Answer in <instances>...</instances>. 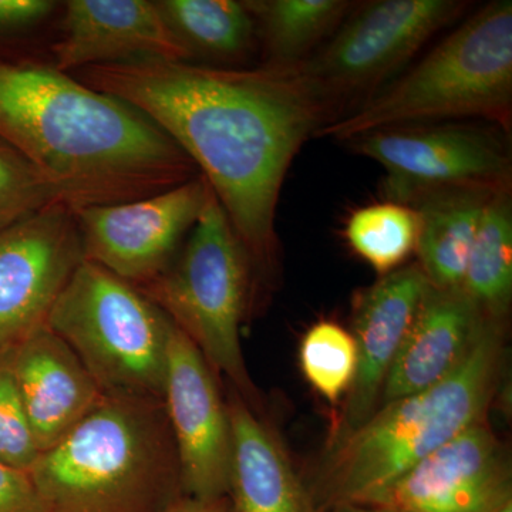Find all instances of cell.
Wrapping results in <instances>:
<instances>
[{"mask_svg": "<svg viewBox=\"0 0 512 512\" xmlns=\"http://www.w3.org/2000/svg\"><path fill=\"white\" fill-rule=\"evenodd\" d=\"M83 261L69 205H52L0 229V352L46 325Z\"/></svg>", "mask_w": 512, "mask_h": 512, "instance_id": "cell-11", "label": "cell"}, {"mask_svg": "<svg viewBox=\"0 0 512 512\" xmlns=\"http://www.w3.org/2000/svg\"><path fill=\"white\" fill-rule=\"evenodd\" d=\"M56 204H66L60 192L0 138V229Z\"/></svg>", "mask_w": 512, "mask_h": 512, "instance_id": "cell-25", "label": "cell"}, {"mask_svg": "<svg viewBox=\"0 0 512 512\" xmlns=\"http://www.w3.org/2000/svg\"><path fill=\"white\" fill-rule=\"evenodd\" d=\"M419 229V215L410 205L383 201L353 211L343 234L352 251L384 276L416 254Z\"/></svg>", "mask_w": 512, "mask_h": 512, "instance_id": "cell-23", "label": "cell"}, {"mask_svg": "<svg viewBox=\"0 0 512 512\" xmlns=\"http://www.w3.org/2000/svg\"><path fill=\"white\" fill-rule=\"evenodd\" d=\"M163 512H232L228 497L202 500L190 495H178Z\"/></svg>", "mask_w": 512, "mask_h": 512, "instance_id": "cell-29", "label": "cell"}, {"mask_svg": "<svg viewBox=\"0 0 512 512\" xmlns=\"http://www.w3.org/2000/svg\"><path fill=\"white\" fill-rule=\"evenodd\" d=\"M429 285L419 264H410L356 293L350 332L357 349L355 379L328 446L362 427L379 409L384 382Z\"/></svg>", "mask_w": 512, "mask_h": 512, "instance_id": "cell-14", "label": "cell"}, {"mask_svg": "<svg viewBox=\"0 0 512 512\" xmlns=\"http://www.w3.org/2000/svg\"><path fill=\"white\" fill-rule=\"evenodd\" d=\"M214 372L174 325L168 343L164 406L180 461L181 491L202 500L228 494L232 430Z\"/></svg>", "mask_w": 512, "mask_h": 512, "instance_id": "cell-12", "label": "cell"}, {"mask_svg": "<svg viewBox=\"0 0 512 512\" xmlns=\"http://www.w3.org/2000/svg\"><path fill=\"white\" fill-rule=\"evenodd\" d=\"M46 512H163L181 491L164 400L104 394L29 471Z\"/></svg>", "mask_w": 512, "mask_h": 512, "instance_id": "cell-4", "label": "cell"}, {"mask_svg": "<svg viewBox=\"0 0 512 512\" xmlns=\"http://www.w3.org/2000/svg\"><path fill=\"white\" fill-rule=\"evenodd\" d=\"M137 289L194 343L214 375L227 377L254 409L258 390L239 335L254 276L247 252L212 190L173 264Z\"/></svg>", "mask_w": 512, "mask_h": 512, "instance_id": "cell-6", "label": "cell"}, {"mask_svg": "<svg viewBox=\"0 0 512 512\" xmlns=\"http://www.w3.org/2000/svg\"><path fill=\"white\" fill-rule=\"evenodd\" d=\"M76 77L146 114L190 157L228 215L252 276L268 282L278 265L286 174L306 141L339 119L302 64L222 69L137 60L86 67Z\"/></svg>", "mask_w": 512, "mask_h": 512, "instance_id": "cell-1", "label": "cell"}, {"mask_svg": "<svg viewBox=\"0 0 512 512\" xmlns=\"http://www.w3.org/2000/svg\"><path fill=\"white\" fill-rule=\"evenodd\" d=\"M466 5L460 0H376L356 5L328 42L301 64L340 119L390 82Z\"/></svg>", "mask_w": 512, "mask_h": 512, "instance_id": "cell-8", "label": "cell"}, {"mask_svg": "<svg viewBox=\"0 0 512 512\" xmlns=\"http://www.w3.org/2000/svg\"><path fill=\"white\" fill-rule=\"evenodd\" d=\"M323 512H396L392 510H386V508L373 507V505H365V504H338L333 505V507L328 508V510Z\"/></svg>", "mask_w": 512, "mask_h": 512, "instance_id": "cell-30", "label": "cell"}, {"mask_svg": "<svg viewBox=\"0 0 512 512\" xmlns=\"http://www.w3.org/2000/svg\"><path fill=\"white\" fill-rule=\"evenodd\" d=\"M40 450L32 433L6 350L0 352V463L29 473Z\"/></svg>", "mask_w": 512, "mask_h": 512, "instance_id": "cell-26", "label": "cell"}, {"mask_svg": "<svg viewBox=\"0 0 512 512\" xmlns=\"http://www.w3.org/2000/svg\"><path fill=\"white\" fill-rule=\"evenodd\" d=\"M483 119L510 133L512 2L495 0L464 20L409 72L316 134L336 141L454 119Z\"/></svg>", "mask_w": 512, "mask_h": 512, "instance_id": "cell-5", "label": "cell"}, {"mask_svg": "<svg viewBox=\"0 0 512 512\" xmlns=\"http://www.w3.org/2000/svg\"><path fill=\"white\" fill-rule=\"evenodd\" d=\"M487 320L463 289L430 284L384 382L380 406L447 379L470 355Z\"/></svg>", "mask_w": 512, "mask_h": 512, "instance_id": "cell-17", "label": "cell"}, {"mask_svg": "<svg viewBox=\"0 0 512 512\" xmlns=\"http://www.w3.org/2000/svg\"><path fill=\"white\" fill-rule=\"evenodd\" d=\"M57 5L50 0H0V35L35 28L55 13Z\"/></svg>", "mask_w": 512, "mask_h": 512, "instance_id": "cell-28", "label": "cell"}, {"mask_svg": "<svg viewBox=\"0 0 512 512\" xmlns=\"http://www.w3.org/2000/svg\"><path fill=\"white\" fill-rule=\"evenodd\" d=\"M168 28L191 63L242 69L254 55L258 33L244 2L237 0H156Z\"/></svg>", "mask_w": 512, "mask_h": 512, "instance_id": "cell-20", "label": "cell"}, {"mask_svg": "<svg viewBox=\"0 0 512 512\" xmlns=\"http://www.w3.org/2000/svg\"><path fill=\"white\" fill-rule=\"evenodd\" d=\"M0 512H46L26 471L0 463Z\"/></svg>", "mask_w": 512, "mask_h": 512, "instance_id": "cell-27", "label": "cell"}, {"mask_svg": "<svg viewBox=\"0 0 512 512\" xmlns=\"http://www.w3.org/2000/svg\"><path fill=\"white\" fill-rule=\"evenodd\" d=\"M511 190V188H510ZM493 188L464 185L420 192L406 202L419 215L417 264L437 288H461Z\"/></svg>", "mask_w": 512, "mask_h": 512, "instance_id": "cell-19", "label": "cell"}, {"mask_svg": "<svg viewBox=\"0 0 512 512\" xmlns=\"http://www.w3.org/2000/svg\"><path fill=\"white\" fill-rule=\"evenodd\" d=\"M353 153L382 165L386 201L406 204L446 187L510 190L511 154L494 131L470 124L383 128L346 141Z\"/></svg>", "mask_w": 512, "mask_h": 512, "instance_id": "cell-9", "label": "cell"}, {"mask_svg": "<svg viewBox=\"0 0 512 512\" xmlns=\"http://www.w3.org/2000/svg\"><path fill=\"white\" fill-rule=\"evenodd\" d=\"M210 192L200 174L141 200L72 208L84 259L136 288L147 285L173 264Z\"/></svg>", "mask_w": 512, "mask_h": 512, "instance_id": "cell-10", "label": "cell"}, {"mask_svg": "<svg viewBox=\"0 0 512 512\" xmlns=\"http://www.w3.org/2000/svg\"><path fill=\"white\" fill-rule=\"evenodd\" d=\"M266 66H295L332 37L357 5L349 0H244Z\"/></svg>", "mask_w": 512, "mask_h": 512, "instance_id": "cell-21", "label": "cell"}, {"mask_svg": "<svg viewBox=\"0 0 512 512\" xmlns=\"http://www.w3.org/2000/svg\"><path fill=\"white\" fill-rule=\"evenodd\" d=\"M301 366L313 389L330 403L349 392L357 366L352 333L329 320L315 323L303 336Z\"/></svg>", "mask_w": 512, "mask_h": 512, "instance_id": "cell-24", "label": "cell"}, {"mask_svg": "<svg viewBox=\"0 0 512 512\" xmlns=\"http://www.w3.org/2000/svg\"><path fill=\"white\" fill-rule=\"evenodd\" d=\"M461 289L485 319L505 323L512 301L511 190L495 192L488 202Z\"/></svg>", "mask_w": 512, "mask_h": 512, "instance_id": "cell-22", "label": "cell"}, {"mask_svg": "<svg viewBox=\"0 0 512 512\" xmlns=\"http://www.w3.org/2000/svg\"><path fill=\"white\" fill-rule=\"evenodd\" d=\"M6 356L40 454L63 440L104 396L79 357L47 325Z\"/></svg>", "mask_w": 512, "mask_h": 512, "instance_id": "cell-16", "label": "cell"}, {"mask_svg": "<svg viewBox=\"0 0 512 512\" xmlns=\"http://www.w3.org/2000/svg\"><path fill=\"white\" fill-rule=\"evenodd\" d=\"M46 325L104 394L164 400L174 323L136 286L84 259Z\"/></svg>", "mask_w": 512, "mask_h": 512, "instance_id": "cell-7", "label": "cell"}, {"mask_svg": "<svg viewBox=\"0 0 512 512\" xmlns=\"http://www.w3.org/2000/svg\"><path fill=\"white\" fill-rule=\"evenodd\" d=\"M511 500L507 451L485 419L362 504L396 512H494Z\"/></svg>", "mask_w": 512, "mask_h": 512, "instance_id": "cell-13", "label": "cell"}, {"mask_svg": "<svg viewBox=\"0 0 512 512\" xmlns=\"http://www.w3.org/2000/svg\"><path fill=\"white\" fill-rule=\"evenodd\" d=\"M52 66L77 73L86 67L170 60L190 62L156 0H69L63 3Z\"/></svg>", "mask_w": 512, "mask_h": 512, "instance_id": "cell-15", "label": "cell"}, {"mask_svg": "<svg viewBox=\"0 0 512 512\" xmlns=\"http://www.w3.org/2000/svg\"><path fill=\"white\" fill-rule=\"evenodd\" d=\"M0 138L70 208L141 200L200 175L146 114L52 64L0 62Z\"/></svg>", "mask_w": 512, "mask_h": 512, "instance_id": "cell-2", "label": "cell"}, {"mask_svg": "<svg viewBox=\"0 0 512 512\" xmlns=\"http://www.w3.org/2000/svg\"><path fill=\"white\" fill-rule=\"evenodd\" d=\"M505 355V323L487 320L480 338L447 379L383 404L325 457L308 481L319 512L362 504L441 446L480 423L493 403Z\"/></svg>", "mask_w": 512, "mask_h": 512, "instance_id": "cell-3", "label": "cell"}, {"mask_svg": "<svg viewBox=\"0 0 512 512\" xmlns=\"http://www.w3.org/2000/svg\"><path fill=\"white\" fill-rule=\"evenodd\" d=\"M232 430L228 501L232 512H319L278 434L237 392L228 403Z\"/></svg>", "mask_w": 512, "mask_h": 512, "instance_id": "cell-18", "label": "cell"}]
</instances>
